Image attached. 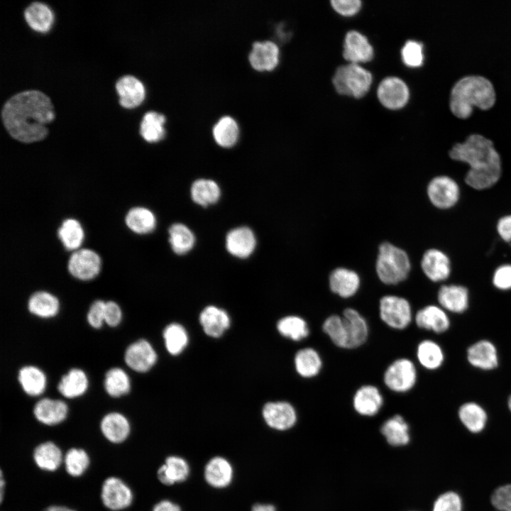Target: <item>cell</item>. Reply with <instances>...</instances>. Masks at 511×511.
I'll list each match as a JSON object with an SVG mask.
<instances>
[{
	"mask_svg": "<svg viewBox=\"0 0 511 511\" xmlns=\"http://www.w3.org/2000/svg\"><path fill=\"white\" fill-rule=\"evenodd\" d=\"M1 115L8 133L23 143L44 139L48 133L46 125L55 119L50 99L38 90L14 94L3 106Z\"/></svg>",
	"mask_w": 511,
	"mask_h": 511,
	"instance_id": "obj_1",
	"label": "cell"
},
{
	"mask_svg": "<svg viewBox=\"0 0 511 511\" xmlns=\"http://www.w3.org/2000/svg\"><path fill=\"white\" fill-rule=\"evenodd\" d=\"M451 159L465 163L469 169L465 182L476 190L488 189L501 176V161L493 142L483 136H470L462 143L455 144L449 151Z\"/></svg>",
	"mask_w": 511,
	"mask_h": 511,
	"instance_id": "obj_2",
	"label": "cell"
},
{
	"mask_svg": "<svg viewBox=\"0 0 511 511\" xmlns=\"http://www.w3.org/2000/svg\"><path fill=\"white\" fill-rule=\"evenodd\" d=\"M495 101V93L491 82L480 76H469L460 79L453 87L450 109L454 116L466 119L473 107L483 110L491 108Z\"/></svg>",
	"mask_w": 511,
	"mask_h": 511,
	"instance_id": "obj_3",
	"label": "cell"
},
{
	"mask_svg": "<svg viewBox=\"0 0 511 511\" xmlns=\"http://www.w3.org/2000/svg\"><path fill=\"white\" fill-rule=\"evenodd\" d=\"M375 269L382 284L396 286L408 279L412 271V263L405 250L385 241L378 247Z\"/></svg>",
	"mask_w": 511,
	"mask_h": 511,
	"instance_id": "obj_4",
	"label": "cell"
},
{
	"mask_svg": "<svg viewBox=\"0 0 511 511\" xmlns=\"http://www.w3.org/2000/svg\"><path fill=\"white\" fill-rule=\"evenodd\" d=\"M373 81L371 73L358 64L348 63L339 67L332 82L342 95L361 98L369 91Z\"/></svg>",
	"mask_w": 511,
	"mask_h": 511,
	"instance_id": "obj_5",
	"label": "cell"
},
{
	"mask_svg": "<svg viewBox=\"0 0 511 511\" xmlns=\"http://www.w3.org/2000/svg\"><path fill=\"white\" fill-rule=\"evenodd\" d=\"M379 313L382 321L395 329H404L412 322V312L410 302L397 295H384L379 300Z\"/></svg>",
	"mask_w": 511,
	"mask_h": 511,
	"instance_id": "obj_6",
	"label": "cell"
},
{
	"mask_svg": "<svg viewBox=\"0 0 511 511\" xmlns=\"http://www.w3.org/2000/svg\"><path fill=\"white\" fill-rule=\"evenodd\" d=\"M426 194L430 204L437 209H448L458 201L460 189L456 182L446 175L433 177L427 183Z\"/></svg>",
	"mask_w": 511,
	"mask_h": 511,
	"instance_id": "obj_7",
	"label": "cell"
},
{
	"mask_svg": "<svg viewBox=\"0 0 511 511\" xmlns=\"http://www.w3.org/2000/svg\"><path fill=\"white\" fill-rule=\"evenodd\" d=\"M417 377V369L413 362L402 358L395 360L387 368L383 375V381L390 390L405 392L414 386Z\"/></svg>",
	"mask_w": 511,
	"mask_h": 511,
	"instance_id": "obj_8",
	"label": "cell"
},
{
	"mask_svg": "<svg viewBox=\"0 0 511 511\" xmlns=\"http://www.w3.org/2000/svg\"><path fill=\"white\" fill-rule=\"evenodd\" d=\"M380 104L387 109L397 110L403 108L409 100L410 92L406 83L397 77L383 79L377 89Z\"/></svg>",
	"mask_w": 511,
	"mask_h": 511,
	"instance_id": "obj_9",
	"label": "cell"
},
{
	"mask_svg": "<svg viewBox=\"0 0 511 511\" xmlns=\"http://www.w3.org/2000/svg\"><path fill=\"white\" fill-rule=\"evenodd\" d=\"M419 266L425 278L433 282L446 280L451 273L448 256L436 248L426 249L421 257Z\"/></svg>",
	"mask_w": 511,
	"mask_h": 511,
	"instance_id": "obj_10",
	"label": "cell"
},
{
	"mask_svg": "<svg viewBox=\"0 0 511 511\" xmlns=\"http://www.w3.org/2000/svg\"><path fill=\"white\" fill-rule=\"evenodd\" d=\"M101 497L104 505L113 511L123 510L133 501L131 488L116 477H109L104 481Z\"/></svg>",
	"mask_w": 511,
	"mask_h": 511,
	"instance_id": "obj_11",
	"label": "cell"
},
{
	"mask_svg": "<svg viewBox=\"0 0 511 511\" xmlns=\"http://www.w3.org/2000/svg\"><path fill=\"white\" fill-rule=\"evenodd\" d=\"M328 282L329 290L342 299H349L355 296L361 287L359 274L346 267H338L332 270Z\"/></svg>",
	"mask_w": 511,
	"mask_h": 511,
	"instance_id": "obj_12",
	"label": "cell"
},
{
	"mask_svg": "<svg viewBox=\"0 0 511 511\" xmlns=\"http://www.w3.org/2000/svg\"><path fill=\"white\" fill-rule=\"evenodd\" d=\"M101 268L99 255L89 249L75 251L68 261L70 274L81 280H89L95 278Z\"/></svg>",
	"mask_w": 511,
	"mask_h": 511,
	"instance_id": "obj_13",
	"label": "cell"
},
{
	"mask_svg": "<svg viewBox=\"0 0 511 511\" xmlns=\"http://www.w3.org/2000/svg\"><path fill=\"white\" fill-rule=\"evenodd\" d=\"M343 57L349 63L359 65L370 62L374 57V50L364 35L353 30L345 35Z\"/></svg>",
	"mask_w": 511,
	"mask_h": 511,
	"instance_id": "obj_14",
	"label": "cell"
},
{
	"mask_svg": "<svg viewBox=\"0 0 511 511\" xmlns=\"http://www.w3.org/2000/svg\"><path fill=\"white\" fill-rule=\"evenodd\" d=\"M157 355L150 343L144 339L131 344L126 348L124 360L127 366L135 371L144 373L155 363Z\"/></svg>",
	"mask_w": 511,
	"mask_h": 511,
	"instance_id": "obj_15",
	"label": "cell"
},
{
	"mask_svg": "<svg viewBox=\"0 0 511 511\" xmlns=\"http://www.w3.org/2000/svg\"><path fill=\"white\" fill-rule=\"evenodd\" d=\"M263 416L267 424L277 430H286L296 422L295 408L287 402H268L263 409Z\"/></svg>",
	"mask_w": 511,
	"mask_h": 511,
	"instance_id": "obj_16",
	"label": "cell"
},
{
	"mask_svg": "<svg viewBox=\"0 0 511 511\" xmlns=\"http://www.w3.org/2000/svg\"><path fill=\"white\" fill-rule=\"evenodd\" d=\"M120 105L126 109L136 108L143 101L145 90L142 82L133 75L120 77L115 84Z\"/></svg>",
	"mask_w": 511,
	"mask_h": 511,
	"instance_id": "obj_17",
	"label": "cell"
},
{
	"mask_svg": "<svg viewBox=\"0 0 511 511\" xmlns=\"http://www.w3.org/2000/svg\"><path fill=\"white\" fill-rule=\"evenodd\" d=\"M439 306L445 311L460 314L468 307L469 294L468 289L460 285H444L439 287L437 293Z\"/></svg>",
	"mask_w": 511,
	"mask_h": 511,
	"instance_id": "obj_18",
	"label": "cell"
},
{
	"mask_svg": "<svg viewBox=\"0 0 511 511\" xmlns=\"http://www.w3.org/2000/svg\"><path fill=\"white\" fill-rule=\"evenodd\" d=\"M466 356L468 363L478 369L490 370L498 366L497 348L488 340H480L471 345L467 349Z\"/></svg>",
	"mask_w": 511,
	"mask_h": 511,
	"instance_id": "obj_19",
	"label": "cell"
},
{
	"mask_svg": "<svg viewBox=\"0 0 511 511\" xmlns=\"http://www.w3.org/2000/svg\"><path fill=\"white\" fill-rule=\"evenodd\" d=\"M415 322L420 329L441 334L449 329L450 319L442 307L429 304L419 309L415 314Z\"/></svg>",
	"mask_w": 511,
	"mask_h": 511,
	"instance_id": "obj_20",
	"label": "cell"
},
{
	"mask_svg": "<svg viewBox=\"0 0 511 511\" xmlns=\"http://www.w3.org/2000/svg\"><path fill=\"white\" fill-rule=\"evenodd\" d=\"M279 48L270 40L256 41L253 43L249 55L251 66L258 71L273 70L279 62Z\"/></svg>",
	"mask_w": 511,
	"mask_h": 511,
	"instance_id": "obj_21",
	"label": "cell"
},
{
	"mask_svg": "<svg viewBox=\"0 0 511 511\" xmlns=\"http://www.w3.org/2000/svg\"><path fill=\"white\" fill-rule=\"evenodd\" d=\"M348 336V349L363 345L368 336V326L365 318L355 309L348 307L343 311Z\"/></svg>",
	"mask_w": 511,
	"mask_h": 511,
	"instance_id": "obj_22",
	"label": "cell"
},
{
	"mask_svg": "<svg viewBox=\"0 0 511 511\" xmlns=\"http://www.w3.org/2000/svg\"><path fill=\"white\" fill-rule=\"evenodd\" d=\"M383 397L378 388L366 385L357 390L353 398L355 410L363 416L375 415L382 407Z\"/></svg>",
	"mask_w": 511,
	"mask_h": 511,
	"instance_id": "obj_23",
	"label": "cell"
},
{
	"mask_svg": "<svg viewBox=\"0 0 511 511\" xmlns=\"http://www.w3.org/2000/svg\"><path fill=\"white\" fill-rule=\"evenodd\" d=\"M256 240L253 232L248 227L236 228L226 236V246L233 256L241 258L248 257L254 251Z\"/></svg>",
	"mask_w": 511,
	"mask_h": 511,
	"instance_id": "obj_24",
	"label": "cell"
},
{
	"mask_svg": "<svg viewBox=\"0 0 511 511\" xmlns=\"http://www.w3.org/2000/svg\"><path fill=\"white\" fill-rule=\"evenodd\" d=\"M67 412L65 402L50 398L39 400L33 409L35 418L46 425H55L62 422L67 417Z\"/></svg>",
	"mask_w": 511,
	"mask_h": 511,
	"instance_id": "obj_25",
	"label": "cell"
},
{
	"mask_svg": "<svg viewBox=\"0 0 511 511\" xmlns=\"http://www.w3.org/2000/svg\"><path fill=\"white\" fill-rule=\"evenodd\" d=\"M204 478L211 487H227L233 478V468L228 460L221 456L211 458L204 468Z\"/></svg>",
	"mask_w": 511,
	"mask_h": 511,
	"instance_id": "obj_26",
	"label": "cell"
},
{
	"mask_svg": "<svg viewBox=\"0 0 511 511\" xmlns=\"http://www.w3.org/2000/svg\"><path fill=\"white\" fill-rule=\"evenodd\" d=\"M101 431L104 437L112 443H121L130 433V424L123 414L111 412L105 415L101 421Z\"/></svg>",
	"mask_w": 511,
	"mask_h": 511,
	"instance_id": "obj_27",
	"label": "cell"
},
{
	"mask_svg": "<svg viewBox=\"0 0 511 511\" xmlns=\"http://www.w3.org/2000/svg\"><path fill=\"white\" fill-rule=\"evenodd\" d=\"M28 26L39 33L49 31L54 21L51 9L42 2L35 1L28 6L23 12Z\"/></svg>",
	"mask_w": 511,
	"mask_h": 511,
	"instance_id": "obj_28",
	"label": "cell"
},
{
	"mask_svg": "<svg viewBox=\"0 0 511 511\" xmlns=\"http://www.w3.org/2000/svg\"><path fill=\"white\" fill-rule=\"evenodd\" d=\"M157 474L163 484L172 485L177 482L187 480L189 474V466L182 457L170 456L166 458L165 464L159 468Z\"/></svg>",
	"mask_w": 511,
	"mask_h": 511,
	"instance_id": "obj_29",
	"label": "cell"
},
{
	"mask_svg": "<svg viewBox=\"0 0 511 511\" xmlns=\"http://www.w3.org/2000/svg\"><path fill=\"white\" fill-rule=\"evenodd\" d=\"M458 416L467 430L473 434L481 432L488 421V414L485 409L474 402H465L461 405Z\"/></svg>",
	"mask_w": 511,
	"mask_h": 511,
	"instance_id": "obj_30",
	"label": "cell"
},
{
	"mask_svg": "<svg viewBox=\"0 0 511 511\" xmlns=\"http://www.w3.org/2000/svg\"><path fill=\"white\" fill-rule=\"evenodd\" d=\"M199 321L204 332L213 337L220 336L229 326L230 320L225 311L208 306L201 312Z\"/></svg>",
	"mask_w": 511,
	"mask_h": 511,
	"instance_id": "obj_31",
	"label": "cell"
},
{
	"mask_svg": "<svg viewBox=\"0 0 511 511\" xmlns=\"http://www.w3.org/2000/svg\"><path fill=\"white\" fill-rule=\"evenodd\" d=\"M33 459L38 468L47 471H55L63 460L60 449L52 441H46L36 446Z\"/></svg>",
	"mask_w": 511,
	"mask_h": 511,
	"instance_id": "obj_32",
	"label": "cell"
},
{
	"mask_svg": "<svg viewBox=\"0 0 511 511\" xmlns=\"http://www.w3.org/2000/svg\"><path fill=\"white\" fill-rule=\"evenodd\" d=\"M165 116L156 111L145 113L141 121L139 133L147 142L156 143L164 138L165 136Z\"/></svg>",
	"mask_w": 511,
	"mask_h": 511,
	"instance_id": "obj_33",
	"label": "cell"
},
{
	"mask_svg": "<svg viewBox=\"0 0 511 511\" xmlns=\"http://www.w3.org/2000/svg\"><path fill=\"white\" fill-rule=\"evenodd\" d=\"M88 387V379L81 369L72 368L63 375L57 389L65 397L74 398L82 395Z\"/></svg>",
	"mask_w": 511,
	"mask_h": 511,
	"instance_id": "obj_34",
	"label": "cell"
},
{
	"mask_svg": "<svg viewBox=\"0 0 511 511\" xmlns=\"http://www.w3.org/2000/svg\"><path fill=\"white\" fill-rule=\"evenodd\" d=\"M295 366L300 375L309 378L319 374L322 369V361L315 349L304 348L297 352L295 357Z\"/></svg>",
	"mask_w": 511,
	"mask_h": 511,
	"instance_id": "obj_35",
	"label": "cell"
},
{
	"mask_svg": "<svg viewBox=\"0 0 511 511\" xmlns=\"http://www.w3.org/2000/svg\"><path fill=\"white\" fill-rule=\"evenodd\" d=\"M18 381L24 392L31 396L40 395L46 387L44 373L33 366H24L19 370Z\"/></svg>",
	"mask_w": 511,
	"mask_h": 511,
	"instance_id": "obj_36",
	"label": "cell"
},
{
	"mask_svg": "<svg viewBox=\"0 0 511 511\" xmlns=\"http://www.w3.org/2000/svg\"><path fill=\"white\" fill-rule=\"evenodd\" d=\"M417 357L419 363L428 370L438 369L444 361V353L441 347L430 339L423 340L418 344Z\"/></svg>",
	"mask_w": 511,
	"mask_h": 511,
	"instance_id": "obj_37",
	"label": "cell"
},
{
	"mask_svg": "<svg viewBox=\"0 0 511 511\" xmlns=\"http://www.w3.org/2000/svg\"><path fill=\"white\" fill-rule=\"evenodd\" d=\"M380 431L388 442L392 446H402L410 441L409 426L399 414L386 420Z\"/></svg>",
	"mask_w": 511,
	"mask_h": 511,
	"instance_id": "obj_38",
	"label": "cell"
},
{
	"mask_svg": "<svg viewBox=\"0 0 511 511\" xmlns=\"http://www.w3.org/2000/svg\"><path fill=\"white\" fill-rule=\"evenodd\" d=\"M59 301L52 294L39 291L33 294L28 301L29 311L40 317L50 318L55 316L59 311Z\"/></svg>",
	"mask_w": 511,
	"mask_h": 511,
	"instance_id": "obj_39",
	"label": "cell"
},
{
	"mask_svg": "<svg viewBox=\"0 0 511 511\" xmlns=\"http://www.w3.org/2000/svg\"><path fill=\"white\" fill-rule=\"evenodd\" d=\"M126 224L133 232L143 234L153 231L156 220L154 214L149 209L144 207H134L127 213Z\"/></svg>",
	"mask_w": 511,
	"mask_h": 511,
	"instance_id": "obj_40",
	"label": "cell"
},
{
	"mask_svg": "<svg viewBox=\"0 0 511 511\" xmlns=\"http://www.w3.org/2000/svg\"><path fill=\"white\" fill-rule=\"evenodd\" d=\"M212 133L217 144L224 148H230L238 141V126L232 117L224 116L214 126Z\"/></svg>",
	"mask_w": 511,
	"mask_h": 511,
	"instance_id": "obj_41",
	"label": "cell"
},
{
	"mask_svg": "<svg viewBox=\"0 0 511 511\" xmlns=\"http://www.w3.org/2000/svg\"><path fill=\"white\" fill-rule=\"evenodd\" d=\"M192 200L203 207L214 204L220 197V189L216 182L199 179L196 180L191 187Z\"/></svg>",
	"mask_w": 511,
	"mask_h": 511,
	"instance_id": "obj_42",
	"label": "cell"
},
{
	"mask_svg": "<svg viewBox=\"0 0 511 511\" xmlns=\"http://www.w3.org/2000/svg\"><path fill=\"white\" fill-rule=\"evenodd\" d=\"M169 241L173 251L185 254L190 251L194 244V236L191 230L182 224H175L169 229Z\"/></svg>",
	"mask_w": 511,
	"mask_h": 511,
	"instance_id": "obj_43",
	"label": "cell"
},
{
	"mask_svg": "<svg viewBox=\"0 0 511 511\" xmlns=\"http://www.w3.org/2000/svg\"><path fill=\"white\" fill-rule=\"evenodd\" d=\"M278 330L282 336L293 341H300L308 336L309 329L302 318L290 315L282 318L278 322Z\"/></svg>",
	"mask_w": 511,
	"mask_h": 511,
	"instance_id": "obj_44",
	"label": "cell"
},
{
	"mask_svg": "<svg viewBox=\"0 0 511 511\" xmlns=\"http://www.w3.org/2000/svg\"><path fill=\"white\" fill-rule=\"evenodd\" d=\"M104 388L111 397H120L128 393L131 388L130 379L121 368H113L105 375Z\"/></svg>",
	"mask_w": 511,
	"mask_h": 511,
	"instance_id": "obj_45",
	"label": "cell"
},
{
	"mask_svg": "<svg viewBox=\"0 0 511 511\" xmlns=\"http://www.w3.org/2000/svg\"><path fill=\"white\" fill-rule=\"evenodd\" d=\"M58 237L67 250H77L84 239V231L75 219L65 220L58 229Z\"/></svg>",
	"mask_w": 511,
	"mask_h": 511,
	"instance_id": "obj_46",
	"label": "cell"
},
{
	"mask_svg": "<svg viewBox=\"0 0 511 511\" xmlns=\"http://www.w3.org/2000/svg\"><path fill=\"white\" fill-rule=\"evenodd\" d=\"M322 329L336 346L348 348V336L345 322L342 317L333 314L323 323Z\"/></svg>",
	"mask_w": 511,
	"mask_h": 511,
	"instance_id": "obj_47",
	"label": "cell"
},
{
	"mask_svg": "<svg viewBox=\"0 0 511 511\" xmlns=\"http://www.w3.org/2000/svg\"><path fill=\"white\" fill-rule=\"evenodd\" d=\"M163 337L166 348L172 355L180 353L188 341L187 334L184 327L175 323L168 325L165 329Z\"/></svg>",
	"mask_w": 511,
	"mask_h": 511,
	"instance_id": "obj_48",
	"label": "cell"
},
{
	"mask_svg": "<svg viewBox=\"0 0 511 511\" xmlns=\"http://www.w3.org/2000/svg\"><path fill=\"white\" fill-rule=\"evenodd\" d=\"M66 471L73 477L81 476L89 466V457L85 450L72 448L64 457Z\"/></svg>",
	"mask_w": 511,
	"mask_h": 511,
	"instance_id": "obj_49",
	"label": "cell"
},
{
	"mask_svg": "<svg viewBox=\"0 0 511 511\" xmlns=\"http://www.w3.org/2000/svg\"><path fill=\"white\" fill-rule=\"evenodd\" d=\"M401 57L407 67H420L424 60L422 45L415 40H407L401 50Z\"/></svg>",
	"mask_w": 511,
	"mask_h": 511,
	"instance_id": "obj_50",
	"label": "cell"
},
{
	"mask_svg": "<svg viewBox=\"0 0 511 511\" xmlns=\"http://www.w3.org/2000/svg\"><path fill=\"white\" fill-rule=\"evenodd\" d=\"M463 502L461 496L454 491L441 494L434 501L432 511H462Z\"/></svg>",
	"mask_w": 511,
	"mask_h": 511,
	"instance_id": "obj_51",
	"label": "cell"
},
{
	"mask_svg": "<svg viewBox=\"0 0 511 511\" xmlns=\"http://www.w3.org/2000/svg\"><path fill=\"white\" fill-rule=\"evenodd\" d=\"M490 502L498 511H511V483L497 488L491 495Z\"/></svg>",
	"mask_w": 511,
	"mask_h": 511,
	"instance_id": "obj_52",
	"label": "cell"
},
{
	"mask_svg": "<svg viewBox=\"0 0 511 511\" xmlns=\"http://www.w3.org/2000/svg\"><path fill=\"white\" fill-rule=\"evenodd\" d=\"M492 281L493 285L498 290H510L511 265L506 264L499 266L493 273Z\"/></svg>",
	"mask_w": 511,
	"mask_h": 511,
	"instance_id": "obj_53",
	"label": "cell"
},
{
	"mask_svg": "<svg viewBox=\"0 0 511 511\" xmlns=\"http://www.w3.org/2000/svg\"><path fill=\"white\" fill-rule=\"evenodd\" d=\"M331 4L340 15L352 16L360 11L362 3L359 0H332Z\"/></svg>",
	"mask_w": 511,
	"mask_h": 511,
	"instance_id": "obj_54",
	"label": "cell"
},
{
	"mask_svg": "<svg viewBox=\"0 0 511 511\" xmlns=\"http://www.w3.org/2000/svg\"><path fill=\"white\" fill-rule=\"evenodd\" d=\"M105 303L102 300L95 301L90 307L87 314V321L95 329L100 328L104 322Z\"/></svg>",
	"mask_w": 511,
	"mask_h": 511,
	"instance_id": "obj_55",
	"label": "cell"
},
{
	"mask_svg": "<svg viewBox=\"0 0 511 511\" xmlns=\"http://www.w3.org/2000/svg\"><path fill=\"white\" fill-rule=\"evenodd\" d=\"M122 313L119 306L113 301L105 303L104 322L110 326L119 325L121 320Z\"/></svg>",
	"mask_w": 511,
	"mask_h": 511,
	"instance_id": "obj_56",
	"label": "cell"
},
{
	"mask_svg": "<svg viewBox=\"0 0 511 511\" xmlns=\"http://www.w3.org/2000/svg\"><path fill=\"white\" fill-rule=\"evenodd\" d=\"M500 237L506 242H511V214L501 217L496 225Z\"/></svg>",
	"mask_w": 511,
	"mask_h": 511,
	"instance_id": "obj_57",
	"label": "cell"
},
{
	"mask_svg": "<svg viewBox=\"0 0 511 511\" xmlns=\"http://www.w3.org/2000/svg\"><path fill=\"white\" fill-rule=\"evenodd\" d=\"M153 511H181V508L170 500H163L155 505Z\"/></svg>",
	"mask_w": 511,
	"mask_h": 511,
	"instance_id": "obj_58",
	"label": "cell"
},
{
	"mask_svg": "<svg viewBox=\"0 0 511 511\" xmlns=\"http://www.w3.org/2000/svg\"><path fill=\"white\" fill-rule=\"evenodd\" d=\"M251 511H276V510L273 505L256 503L252 507Z\"/></svg>",
	"mask_w": 511,
	"mask_h": 511,
	"instance_id": "obj_59",
	"label": "cell"
},
{
	"mask_svg": "<svg viewBox=\"0 0 511 511\" xmlns=\"http://www.w3.org/2000/svg\"><path fill=\"white\" fill-rule=\"evenodd\" d=\"M43 511H75V510L68 508L65 506L51 505V506L45 508Z\"/></svg>",
	"mask_w": 511,
	"mask_h": 511,
	"instance_id": "obj_60",
	"label": "cell"
},
{
	"mask_svg": "<svg viewBox=\"0 0 511 511\" xmlns=\"http://www.w3.org/2000/svg\"><path fill=\"white\" fill-rule=\"evenodd\" d=\"M0 487H1V502L3 500V495H4V480L2 471H1V482H0Z\"/></svg>",
	"mask_w": 511,
	"mask_h": 511,
	"instance_id": "obj_61",
	"label": "cell"
},
{
	"mask_svg": "<svg viewBox=\"0 0 511 511\" xmlns=\"http://www.w3.org/2000/svg\"><path fill=\"white\" fill-rule=\"evenodd\" d=\"M507 407L509 410L511 412V395H510L507 400Z\"/></svg>",
	"mask_w": 511,
	"mask_h": 511,
	"instance_id": "obj_62",
	"label": "cell"
}]
</instances>
